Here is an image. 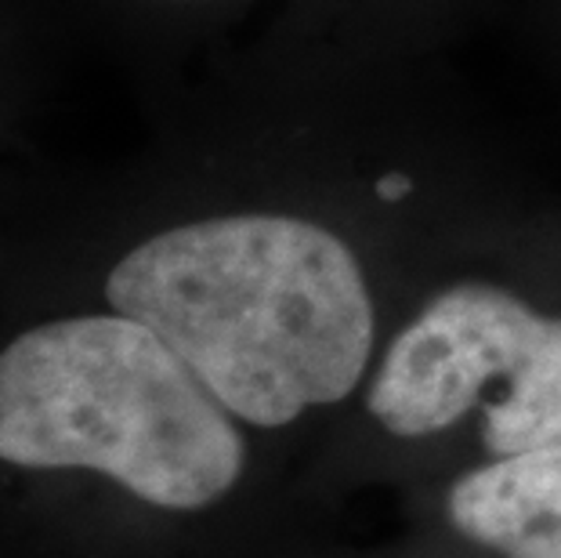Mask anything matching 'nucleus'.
Here are the masks:
<instances>
[{
    "label": "nucleus",
    "instance_id": "nucleus-1",
    "mask_svg": "<svg viewBox=\"0 0 561 558\" xmlns=\"http://www.w3.org/2000/svg\"><path fill=\"white\" fill-rule=\"evenodd\" d=\"M105 305L146 323L250 429L341 402L374 349V305L348 243L286 215L174 225L116 261Z\"/></svg>",
    "mask_w": 561,
    "mask_h": 558
},
{
    "label": "nucleus",
    "instance_id": "nucleus-2",
    "mask_svg": "<svg viewBox=\"0 0 561 558\" xmlns=\"http://www.w3.org/2000/svg\"><path fill=\"white\" fill-rule=\"evenodd\" d=\"M243 475L240 421L138 319L55 316L0 344V501L94 482L193 519Z\"/></svg>",
    "mask_w": 561,
    "mask_h": 558
},
{
    "label": "nucleus",
    "instance_id": "nucleus-3",
    "mask_svg": "<svg viewBox=\"0 0 561 558\" xmlns=\"http://www.w3.org/2000/svg\"><path fill=\"white\" fill-rule=\"evenodd\" d=\"M489 385V432L547 429L561 418V319L533 312L515 294L460 283L391 341L369 413L391 435L421 439L457 424Z\"/></svg>",
    "mask_w": 561,
    "mask_h": 558
},
{
    "label": "nucleus",
    "instance_id": "nucleus-4",
    "mask_svg": "<svg viewBox=\"0 0 561 558\" xmlns=\"http://www.w3.org/2000/svg\"><path fill=\"white\" fill-rule=\"evenodd\" d=\"M449 519L504 558H561V443L463 475L449 490Z\"/></svg>",
    "mask_w": 561,
    "mask_h": 558
},
{
    "label": "nucleus",
    "instance_id": "nucleus-5",
    "mask_svg": "<svg viewBox=\"0 0 561 558\" xmlns=\"http://www.w3.org/2000/svg\"><path fill=\"white\" fill-rule=\"evenodd\" d=\"M410 189L413 185H410V178H405V174H388V178H380V182H377V193L385 200H402Z\"/></svg>",
    "mask_w": 561,
    "mask_h": 558
}]
</instances>
